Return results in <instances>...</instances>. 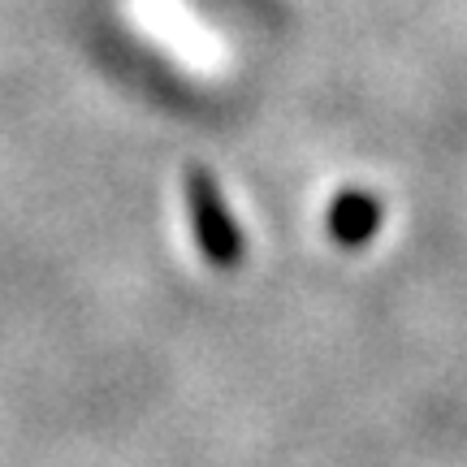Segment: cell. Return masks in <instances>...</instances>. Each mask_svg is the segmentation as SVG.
Here are the masks:
<instances>
[{"mask_svg":"<svg viewBox=\"0 0 467 467\" xmlns=\"http://www.w3.org/2000/svg\"><path fill=\"white\" fill-rule=\"evenodd\" d=\"M186 191V208H191V225H195V243H200L203 260L213 268H238L247 255V238L234 221L230 203L221 195L217 178L203 165H191L182 178Z\"/></svg>","mask_w":467,"mask_h":467,"instance_id":"6da1fadb","label":"cell"},{"mask_svg":"<svg viewBox=\"0 0 467 467\" xmlns=\"http://www.w3.org/2000/svg\"><path fill=\"white\" fill-rule=\"evenodd\" d=\"M381 200L372 191H342L334 203H329V217H325V230L337 247L359 251L368 247L377 230H381Z\"/></svg>","mask_w":467,"mask_h":467,"instance_id":"7a4b0ae2","label":"cell"}]
</instances>
